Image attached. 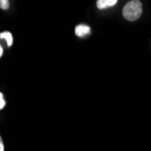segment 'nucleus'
<instances>
[{"label": "nucleus", "mask_w": 151, "mask_h": 151, "mask_svg": "<svg viewBox=\"0 0 151 151\" xmlns=\"http://www.w3.org/2000/svg\"><path fill=\"white\" fill-rule=\"evenodd\" d=\"M3 55V48L1 46V45H0V57H1Z\"/></svg>", "instance_id": "6e6552de"}, {"label": "nucleus", "mask_w": 151, "mask_h": 151, "mask_svg": "<svg viewBox=\"0 0 151 151\" xmlns=\"http://www.w3.org/2000/svg\"><path fill=\"white\" fill-rule=\"evenodd\" d=\"M5 106H6V101L3 98L2 92H0V109H2Z\"/></svg>", "instance_id": "423d86ee"}, {"label": "nucleus", "mask_w": 151, "mask_h": 151, "mask_svg": "<svg viewBox=\"0 0 151 151\" xmlns=\"http://www.w3.org/2000/svg\"><path fill=\"white\" fill-rule=\"evenodd\" d=\"M0 151H5V147H4V143L2 140L1 136H0Z\"/></svg>", "instance_id": "0eeeda50"}, {"label": "nucleus", "mask_w": 151, "mask_h": 151, "mask_svg": "<svg viewBox=\"0 0 151 151\" xmlns=\"http://www.w3.org/2000/svg\"><path fill=\"white\" fill-rule=\"evenodd\" d=\"M0 7L3 10H7L9 7V2L7 0H0Z\"/></svg>", "instance_id": "39448f33"}, {"label": "nucleus", "mask_w": 151, "mask_h": 151, "mask_svg": "<svg viewBox=\"0 0 151 151\" xmlns=\"http://www.w3.org/2000/svg\"><path fill=\"white\" fill-rule=\"evenodd\" d=\"M0 39H5L7 43V45L8 46H11L12 44H13V36H12V34L10 32H3L0 34Z\"/></svg>", "instance_id": "20e7f679"}, {"label": "nucleus", "mask_w": 151, "mask_h": 151, "mask_svg": "<svg viewBox=\"0 0 151 151\" xmlns=\"http://www.w3.org/2000/svg\"><path fill=\"white\" fill-rule=\"evenodd\" d=\"M118 3L117 0H99L97 1V7L101 10L111 7Z\"/></svg>", "instance_id": "7ed1b4c3"}, {"label": "nucleus", "mask_w": 151, "mask_h": 151, "mask_svg": "<svg viewBox=\"0 0 151 151\" xmlns=\"http://www.w3.org/2000/svg\"><path fill=\"white\" fill-rule=\"evenodd\" d=\"M90 32H91V28L87 24H78L75 27V34L79 37H84L87 35H89Z\"/></svg>", "instance_id": "f03ea898"}, {"label": "nucleus", "mask_w": 151, "mask_h": 151, "mask_svg": "<svg viewBox=\"0 0 151 151\" xmlns=\"http://www.w3.org/2000/svg\"><path fill=\"white\" fill-rule=\"evenodd\" d=\"M142 4L139 0H133L126 4L123 8V17L129 21L138 20L142 15Z\"/></svg>", "instance_id": "f257e3e1"}]
</instances>
